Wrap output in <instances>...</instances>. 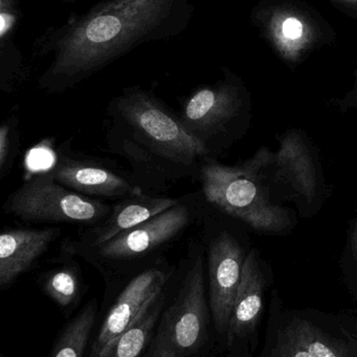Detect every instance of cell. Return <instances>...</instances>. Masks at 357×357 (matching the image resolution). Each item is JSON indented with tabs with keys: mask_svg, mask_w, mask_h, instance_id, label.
Masks as SVG:
<instances>
[{
	"mask_svg": "<svg viewBox=\"0 0 357 357\" xmlns=\"http://www.w3.org/2000/svg\"><path fill=\"white\" fill-rule=\"evenodd\" d=\"M199 239L205 252L209 308L224 347L233 302L252 243L245 225L216 211L203 201Z\"/></svg>",
	"mask_w": 357,
	"mask_h": 357,
	"instance_id": "7",
	"label": "cell"
},
{
	"mask_svg": "<svg viewBox=\"0 0 357 357\" xmlns=\"http://www.w3.org/2000/svg\"><path fill=\"white\" fill-rule=\"evenodd\" d=\"M270 152L260 148L251 158L235 165L206 158L197 178L199 195L209 207L258 234H278L291 225L289 211L273 199L266 181Z\"/></svg>",
	"mask_w": 357,
	"mask_h": 357,
	"instance_id": "3",
	"label": "cell"
},
{
	"mask_svg": "<svg viewBox=\"0 0 357 357\" xmlns=\"http://www.w3.org/2000/svg\"><path fill=\"white\" fill-rule=\"evenodd\" d=\"M252 110L251 94L243 79L222 68L215 83L199 86L185 98L178 116L208 157L220 160L247 135Z\"/></svg>",
	"mask_w": 357,
	"mask_h": 357,
	"instance_id": "6",
	"label": "cell"
},
{
	"mask_svg": "<svg viewBox=\"0 0 357 357\" xmlns=\"http://www.w3.org/2000/svg\"><path fill=\"white\" fill-rule=\"evenodd\" d=\"M98 302L92 299L67 325L59 339L52 357H82L87 347L96 320Z\"/></svg>",
	"mask_w": 357,
	"mask_h": 357,
	"instance_id": "16",
	"label": "cell"
},
{
	"mask_svg": "<svg viewBox=\"0 0 357 357\" xmlns=\"http://www.w3.org/2000/svg\"><path fill=\"white\" fill-rule=\"evenodd\" d=\"M0 357H1V356H0Z\"/></svg>",
	"mask_w": 357,
	"mask_h": 357,
	"instance_id": "21",
	"label": "cell"
},
{
	"mask_svg": "<svg viewBox=\"0 0 357 357\" xmlns=\"http://www.w3.org/2000/svg\"><path fill=\"white\" fill-rule=\"evenodd\" d=\"M205 252L199 236L190 239L173 276L175 295L163 308L146 357H195L208 335Z\"/></svg>",
	"mask_w": 357,
	"mask_h": 357,
	"instance_id": "5",
	"label": "cell"
},
{
	"mask_svg": "<svg viewBox=\"0 0 357 357\" xmlns=\"http://www.w3.org/2000/svg\"><path fill=\"white\" fill-rule=\"evenodd\" d=\"M280 310V308H279ZM285 323L296 339L307 350L312 357H350L337 344L325 337L310 321L281 312Z\"/></svg>",
	"mask_w": 357,
	"mask_h": 357,
	"instance_id": "17",
	"label": "cell"
},
{
	"mask_svg": "<svg viewBox=\"0 0 357 357\" xmlns=\"http://www.w3.org/2000/svg\"><path fill=\"white\" fill-rule=\"evenodd\" d=\"M202 209L199 192L183 195L173 207L102 245L77 253L93 264L108 284H112L165 259V252L199 222Z\"/></svg>",
	"mask_w": 357,
	"mask_h": 357,
	"instance_id": "4",
	"label": "cell"
},
{
	"mask_svg": "<svg viewBox=\"0 0 357 357\" xmlns=\"http://www.w3.org/2000/svg\"><path fill=\"white\" fill-rule=\"evenodd\" d=\"M112 204L75 192L50 175L25 183L10 197L8 211L27 220L73 222L93 226L104 220Z\"/></svg>",
	"mask_w": 357,
	"mask_h": 357,
	"instance_id": "8",
	"label": "cell"
},
{
	"mask_svg": "<svg viewBox=\"0 0 357 357\" xmlns=\"http://www.w3.org/2000/svg\"><path fill=\"white\" fill-rule=\"evenodd\" d=\"M81 283L75 268H63L52 273L45 282L50 297L62 307H68L79 297Z\"/></svg>",
	"mask_w": 357,
	"mask_h": 357,
	"instance_id": "18",
	"label": "cell"
},
{
	"mask_svg": "<svg viewBox=\"0 0 357 357\" xmlns=\"http://www.w3.org/2000/svg\"><path fill=\"white\" fill-rule=\"evenodd\" d=\"M58 231H6L0 233V285L14 280L26 271L56 238Z\"/></svg>",
	"mask_w": 357,
	"mask_h": 357,
	"instance_id": "13",
	"label": "cell"
},
{
	"mask_svg": "<svg viewBox=\"0 0 357 357\" xmlns=\"http://www.w3.org/2000/svg\"><path fill=\"white\" fill-rule=\"evenodd\" d=\"M278 29H273L272 33L278 35L282 43L299 40L303 35V24L297 17L287 16L278 23Z\"/></svg>",
	"mask_w": 357,
	"mask_h": 357,
	"instance_id": "19",
	"label": "cell"
},
{
	"mask_svg": "<svg viewBox=\"0 0 357 357\" xmlns=\"http://www.w3.org/2000/svg\"><path fill=\"white\" fill-rule=\"evenodd\" d=\"M268 279L266 261L260 252L252 248L243 264L229 319L222 347L226 350V357H252L255 352Z\"/></svg>",
	"mask_w": 357,
	"mask_h": 357,
	"instance_id": "9",
	"label": "cell"
},
{
	"mask_svg": "<svg viewBox=\"0 0 357 357\" xmlns=\"http://www.w3.org/2000/svg\"><path fill=\"white\" fill-rule=\"evenodd\" d=\"M10 126H0V163L6 155V149L8 146V140H10Z\"/></svg>",
	"mask_w": 357,
	"mask_h": 357,
	"instance_id": "20",
	"label": "cell"
},
{
	"mask_svg": "<svg viewBox=\"0 0 357 357\" xmlns=\"http://www.w3.org/2000/svg\"><path fill=\"white\" fill-rule=\"evenodd\" d=\"M63 186L93 199H119L144 192L130 172L98 159L63 158L50 174Z\"/></svg>",
	"mask_w": 357,
	"mask_h": 357,
	"instance_id": "11",
	"label": "cell"
},
{
	"mask_svg": "<svg viewBox=\"0 0 357 357\" xmlns=\"http://www.w3.org/2000/svg\"><path fill=\"white\" fill-rule=\"evenodd\" d=\"M175 270L176 266L165 258L121 280L125 284L98 331V337L92 346V357H98L107 344L127 328L146 302L167 287Z\"/></svg>",
	"mask_w": 357,
	"mask_h": 357,
	"instance_id": "10",
	"label": "cell"
},
{
	"mask_svg": "<svg viewBox=\"0 0 357 357\" xmlns=\"http://www.w3.org/2000/svg\"><path fill=\"white\" fill-rule=\"evenodd\" d=\"M109 151L130 167V175L144 193L162 195L181 182L197 180L208 157L154 92L131 86L107 107Z\"/></svg>",
	"mask_w": 357,
	"mask_h": 357,
	"instance_id": "2",
	"label": "cell"
},
{
	"mask_svg": "<svg viewBox=\"0 0 357 357\" xmlns=\"http://www.w3.org/2000/svg\"><path fill=\"white\" fill-rule=\"evenodd\" d=\"M178 199L180 197L144 192L119 199L112 204L110 212L104 220L90 226L82 235L79 241L73 245V249L77 252L102 245L123 231L129 230L173 207Z\"/></svg>",
	"mask_w": 357,
	"mask_h": 357,
	"instance_id": "12",
	"label": "cell"
},
{
	"mask_svg": "<svg viewBox=\"0 0 357 357\" xmlns=\"http://www.w3.org/2000/svg\"><path fill=\"white\" fill-rule=\"evenodd\" d=\"M173 278V277H172ZM172 280V279H171ZM171 282V281H169ZM169 282L155 294L127 328L107 344L98 357H140L151 343L169 298Z\"/></svg>",
	"mask_w": 357,
	"mask_h": 357,
	"instance_id": "14",
	"label": "cell"
},
{
	"mask_svg": "<svg viewBox=\"0 0 357 357\" xmlns=\"http://www.w3.org/2000/svg\"><path fill=\"white\" fill-rule=\"evenodd\" d=\"M193 10L190 0H102L36 40L35 52L52 56L42 84L75 87L140 45L181 35Z\"/></svg>",
	"mask_w": 357,
	"mask_h": 357,
	"instance_id": "1",
	"label": "cell"
},
{
	"mask_svg": "<svg viewBox=\"0 0 357 357\" xmlns=\"http://www.w3.org/2000/svg\"><path fill=\"white\" fill-rule=\"evenodd\" d=\"M23 0H0V79L14 77L23 67L18 33Z\"/></svg>",
	"mask_w": 357,
	"mask_h": 357,
	"instance_id": "15",
	"label": "cell"
}]
</instances>
